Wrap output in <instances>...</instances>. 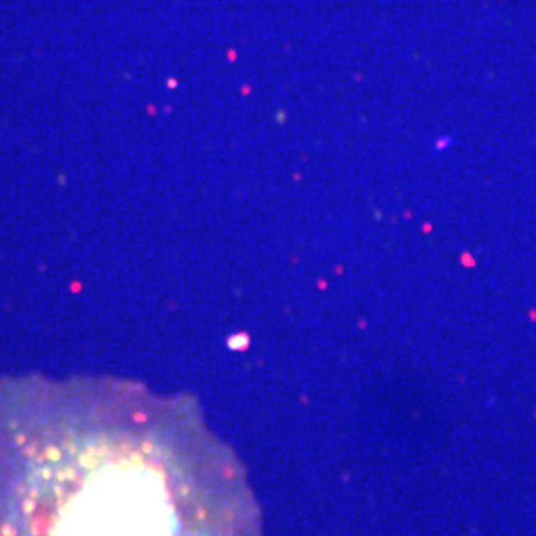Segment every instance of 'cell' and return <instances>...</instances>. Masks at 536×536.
<instances>
[{
	"mask_svg": "<svg viewBox=\"0 0 536 536\" xmlns=\"http://www.w3.org/2000/svg\"><path fill=\"white\" fill-rule=\"evenodd\" d=\"M203 473L128 383H0V536H219Z\"/></svg>",
	"mask_w": 536,
	"mask_h": 536,
	"instance_id": "1",
	"label": "cell"
}]
</instances>
